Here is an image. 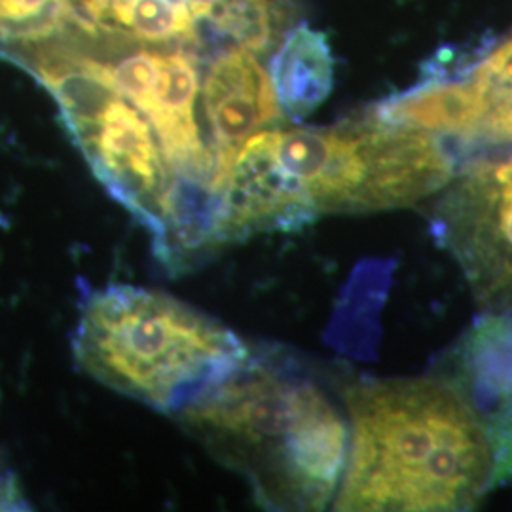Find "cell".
Segmentation results:
<instances>
[{"label":"cell","instance_id":"cell-2","mask_svg":"<svg viewBox=\"0 0 512 512\" xmlns=\"http://www.w3.org/2000/svg\"><path fill=\"white\" fill-rule=\"evenodd\" d=\"M175 416L220 463L249 480L266 509L321 511L338 492L348 418L323 385L281 353H249Z\"/></svg>","mask_w":512,"mask_h":512},{"label":"cell","instance_id":"cell-9","mask_svg":"<svg viewBox=\"0 0 512 512\" xmlns=\"http://www.w3.org/2000/svg\"><path fill=\"white\" fill-rule=\"evenodd\" d=\"M203 107L213 137L215 192L226 181L243 145L279 122L281 107L270 74L251 50L234 46L209 65L203 80Z\"/></svg>","mask_w":512,"mask_h":512},{"label":"cell","instance_id":"cell-10","mask_svg":"<svg viewBox=\"0 0 512 512\" xmlns=\"http://www.w3.org/2000/svg\"><path fill=\"white\" fill-rule=\"evenodd\" d=\"M334 61L327 35L308 25L296 27L275 54L270 78L281 110L302 120L317 109L332 90Z\"/></svg>","mask_w":512,"mask_h":512},{"label":"cell","instance_id":"cell-4","mask_svg":"<svg viewBox=\"0 0 512 512\" xmlns=\"http://www.w3.org/2000/svg\"><path fill=\"white\" fill-rule=\"evenodd\" d=\"M275 171L304 228L323 215L410 207L446 186L454 160L435 135L366 110L330 128L266 129Z\"/></svg>","mask_w":512,"mask_h":512},{"label":"cell","instance_id":"cell-6","mask_svg":"<svg viewBox=\"0 0 512 512\" xmlns=\"http://www.w3.org/2000/svg\"><path fill=\"white\" fill-rule=\"evenodd\" d=\"M431 232L478 304L512 313V152L454 173L431 209Z\"/></svg>","mask_w":512,"mask_h":512},{"label":"cell","instance_id":"cell-3","mask_svg":"<svg viewBox=\"0 0 512 512\" xmlns=\"http://www.w3.org/2000/svg\"><path fill=\"white\" fill-rule=\"evenodd\" d=\"M73 351L93 380L164 414L194 403L251 353L217 319L133 285L84 296Z\"/></svg>","mask_w":512,"mask_h":512},{"label":"cell","instance_id":"cell-7","mask_svg":"<svg viewBox=\"0 0 512 512\" xmlns=\"http://www.w3.org/2000/svg\"><path fill=\"white\" fill-rule=\"evenodd\" d=\"M131 48L129 54H97L114 88L147 116L175 177L215 190V156L205 147L196 120L198 54L188 48Z\"/></svg>","mask_w":512,"mask_h":512},{"label":"cell","instance_id":"cell-8","mask_svg":"<svg viewBox=\"0 0 512 512\" xmlns=\"http://www.w3.org/2000/svg\"><path fill=\"white\" fill-rule=\"evenodd\" d=\"M473 414L492 454L494 490L512 484V313L484 311L431 370Z\"/></svg>","mask_w":512,"mask_h":512},{"label":"cell","instance_id":"cell-5","mask_svg":"<svg viewBox=\"0 0 512 512\" xmlns=\"http://www.w3.org/2000/svg\"><path fill=\"white\" fill-rule=\"evenodd\" d=\"M52 93L74 143L116 202L162 245L177 177L147 116L118 92L101 57L76 38L0 50Z\"/></svg>","mask_w":512,"mask_h":512},{"label":"cell","instance_id":"cell-11","mask_svg":"<svg viewBox=\"0 0 512 512\" xmlns=\"http://www.w3.org/2000/svg\"><path fill=\"white\" fill-rule=\"evenodd\" d=\"M73 35L71 0H0V50Z\"/></svg>","mask_w":512,"mask_h":512},{"label":"cell","instance_id":"cell-1","mask_svg":"<svg viewBox=\"0 0 512 512\" xmlns=\"http://www.w3.org/2000/svg\"><path fill=\"white\" fill-rule=\"evenodd\" d=\"M342 395L349 450L336 511H471L494 490L488 442L435 376H357Z\"/></svg>","mask_w":512,"mask_h":512}]
</instances>
